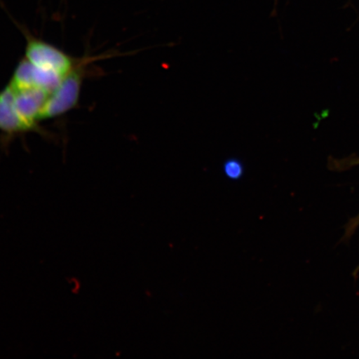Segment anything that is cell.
I'll use <instances>...</instances> for the list:
<instances>
[{
	"label": "cell",
	"mask_w": 359,
	"mask_h": 359,
	"mask_svg": "<svg viewBox=\"0 0 359 359\" xmlns=\"http://www.w3.org/2000/svg\"><path fill=\"white\" fill-rule=\"evenodd\" d=\"M101 56H84L79 58L77 64L67 73L48 96L40 112V121L58 118L73 110L79 104L83 83L86 78L88 67Z\"/></svg>",
	"instance_id": "obj_1"
},
{
	"label": "cell",
	"mask_w": 359,
	"mask_h": 359,
	"mask_svg": "<svg viewBox=\"0 0 359 359\" xmlns=\"http://www.w3.org/2000/svg\"><path fill=\"white\" fill-rule=\"evenodd\" d=\"M0 132L8 137L37 132L21 118L15 104V96L10 85L0 91Z\"/></svg>",
	"instance_id": "obj_4"
},
{
	"label": "cell",
	"mask_w": 359,
	"mask_h": 359,
	"mask_svg": "<svg viewBox=\"0 0 359 359\" xmlns=\"http://www.w3.org/2000/svg\"><path fill=\"white\" fill-rule=\"evenodd\" d=\"M22 32L26 40L25 57L38 69L62 79L77 64L79 58L72 57L55 45L35 37L28 30L24 29Z\"/></svg>",
	"instance_id": "obj_2"
},
{
	"label": "cell",
	"mask_w": 359,
	"mask_h": 359,
	"mask_svg": "<svg viewBox=\"0 0 359 359\" xmlns=\"http://www.w3.org/2000/svg\"><path fill=\"white\" fill-rule=\"evenodd\" d=\"M61 79L56 74L38 69L24 57L13 71L8 84L13 90L40 89L50 94Z\"/></svg>",
	"instance_id": "obj_3"
},
{
	"label": "cell",
	"mask_w": 359,
	"mask_h": 359,
	"mask_svg": "<svg viewBox=\"0 0 359 359\" xmlns=\"http://www.w3.org/2000/svg\"><path fill=\"white\" fill-rule=\"evenodd\" d=\"M359 224V214L357 215L355 218H353L348 223L347 228H346V232H345V236L350 237L353 234V232L356 231V229ZM359 272V264L358 268L356 269V271H354V275H357Z\"/></svg>",
	"instance_id": "obj_6"
},
{
	"label": "cell",
	"mask_w": 359,
	"mask_h": 359,
	"mask_svg": "<svg viewBox=\"0 0 359 359\" xmlns=\"http://www.w3.org/2000/svg\"><path fill=\"white\" fill-rule=\"evenodd\" d=\"M222 168L224 176L231 181H239L245 174L243 161L236 157H231L224 161Z\"/></svg>",
	"instance_id": "obj_5"
},
{
	"label": "cell",
	"mask_w": 359,
	"mask_h": 359,
	"mask_svg": "<svg viewBox=\"0 0 359 359\" xmlns=\"http://www.w3.org/2000/svg\"><path fill=\"white\" fill-rule=\"evenodd\" d=\"M359 165V157L358 158H354L353 160L348 161V163L347 165H348V167H352V165Z\"/></svg>",
	"instance_id": "obj_7"
}]
</instances>
